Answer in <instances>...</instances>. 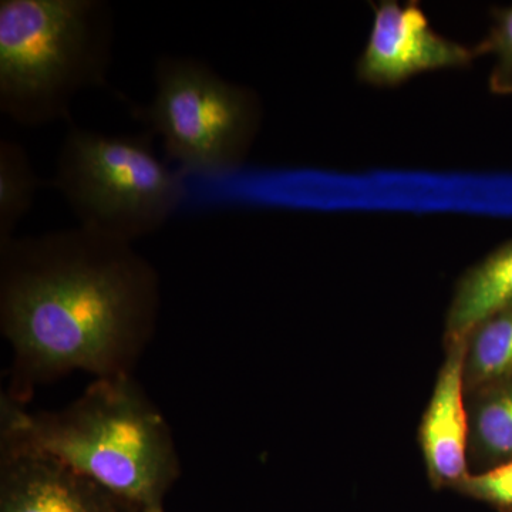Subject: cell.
I'll return each mask as SVG.
<instances>
[{
	"instance_id": "cell-6",
	"label": "cell",
	"mask_w": 512,
	"mask_h": 512,
	"mask_svg": "<svg viewBox=\"0 0 512 512\" xmlns=\"http://www.w3.org/2000/svg\"><path fill=\"white\" fill-rule=\"evenodd\" d=\"M375 19L365 50L356 63L360 82L397 87L417 74L464 69L477 59L473 47L439 35L420 3L394 0L372 3Z\"/></svg>"
},
{
	"instance_id": "cell-11",
	"label": "cell",
	"mask_w": 512,
	"mask_h": 512,
	"mask_svg": "<svg viewBox=\"0 0 512 512\" xmlns=\"http://www.w3.org/2000/svg\"><path fill=\"white\" fill-rule=\"evenodd\" d=\"M464 340L466 394L512 377V305L478 323Z\"/></svg>"
},
{
	"instance_id": "cell-7",
	"label": "cell",
	"mask_w": 512,
	"mask_h": 512,
	"mask_svg": "<svg viewBox=\"0 0 512 512\" xmlns=\"http://www.w3.org/2000/svg\"><path fill=\"white\" fill-rule=\"evenodd\" d=\"M0 512H140L57 458L0 437Z\"/></svg>"
},
{
	"instance_id": "cell-1",
	"label": "cell",
	"mask_w": 512,
	"mask_h": 512,
	"mask_svg": "<svg viewBox=\"0 0 512 512\" xmlns=\"http://www.w3.org/2000/svg\"><path fill=\"white\" fill-rule=\"evenodd\" d=\"M160 276L133 244L77 225L0 245L5 396L26 406L72 372L133 375L156 333Z\"/></svg>"
},
{
	"instance_id": "cell-12",
	"label": "cell",
	"mask_w": 512,
	"mask_h": 512,
	"mask_svg": "<svg viewBox=\"0 0 512 512\" xmlns=\"http://www.w3.org/2000/svg\"><path fill=\"white\" fill-rule=\"evenodd\" d=\"M40 180L25 148L13 140L0 141V245L15 231L35 202Z\"/></svg>"
},
{
	"instance_id": "cell-13",
	"label": "cell",
	"mask_w": 512,
	"mask_h": 512,
	"mask_svg": "<svg viewBox=\"0 0 512 512\" xmlns=\"http://www.w3.org/2000/svg\"><path fill=\"white\" fill-rule=\"evenodd\" d=\"M491 25L488 35L473 46L476 57L491 55L495 64L488 79L490 92L497 96L512 94V6L491 10Z\"/></svg>"
},
{
	"instance_id": "cell-8",
	"label": "cell",
	"mask_w": 512,
	"mask_h": 512,
	"mask_svg": "<svg viewBox=\"0 0 512 512\" xmlns=\"http://www.w3.org/2000/svg\"><path fill=\"white\" fill-rule=\"evenodd\" d=\"M446 357L419 426V446L434 490H453L471 473L468 466V413L464 389L466 340L444 342Z\"/></svg>"
},
{
	"instance_id": "cell-3",
	"label": "cell",
	"mask_w": 512,
	"mask_h": 512,
	"mask_svg": "<svg viewBox=\"0 0 512 512\" xmlns=\"http://www.w3.org/2000/svg\"><path fill=\"white\" fill-rule=\"evenodd\" d=\"M113 42L103 0H2L0 110L25 127L72 123L77 94L107 86Z\"/></svg>"
},
{
	"instance_id": "cell-9",
	"label": "cell",
	"mask_w": 512,
	"mask_h": 512,
	"mask_svg": "<svg viewBox=\"0 0 512 512\" xmlns=\"http://www.w3.org/2000/svg\"><path fill=\"white\" fill-rule=\"evenodd\" d=\"M512 305V239L468 268L454 286L444 342L464 339L474 326Z\"/></svg>"
},
{
	"instance_id": "cell-10",
	"label": "cell",
	"mask_w": 512,
	"mask_h": 512,
	"mask_svg": "<svg viewBox=\"0 0 512 512\" xmlns=\"http://www.w3.org/2000/svg\"><path fill=\"white\" fill-rule=\"evenodd\" d=\"M468 466L474 473L512 461V377L466 394Z\"/></svg>"
},
{
	"instance_id": "cell-14",
	"label": "cell",
	"mask_w": 512,
	"mask_h": 512,
	"mask_svg": "<svg viewBox=\"0 0 512 512\" xmlns=\"http://www.w3.org/2000/svg\"><path fill=\"white\" fill-rule=\"evenodd\" d=\"M453 490L490 505L497 512H512V461L481 473H470Z\"/></svg>"
},
{
	"instance_id": "cell-2",
	"label": "cell",
	"mask_w": 512,
	"mask_h": 512,
	"mask_svg": "<svg viewBox=\"0 0 512 512\" xmlns=\"http://www.w3.org/2000/svg\"><path fill=\"white\" fill-rule=\"evenodd\" d=\"M0 437L57 458L140 512H165L181 476L170 424L133 375L96 377L59 410L29 412L2 396Z\"/></svg>"
},
{
	"instance_id": "cell-4",
	"label": "cell",
	"mask_w": 512,
	"mask_h": 512,
	"mask_svg": "<svg viewBox=\"0 0 512 512\" xmlns=\"http://www.w3.org/2000/svg\"><path fill=\"white\" fill-rule=\"evenodd\" d=\"M151 143V133L114 136L69 123L52 185L80 227L133 244L170 220L185 184Z\"/></svg>"
},
{
	"instance_id": "cell-5",
	"label": "cell",
	"mask_w": 512,
	"mask_h": 512,
	"mask_svg": "<svg viewBox=\"0 0 512 512\" xmlns=\"http://www.w3.org/2000/svg\"><path fill=\"white\" fill-rule=\"evenodd\" d=\"M156 92L130 104L134 119L163 138L164 150L188 174L220 177L237 171L258 136L262 104L244 84L228 82L202 60L161 56Z\"/></svg>"
}]
</instances>
